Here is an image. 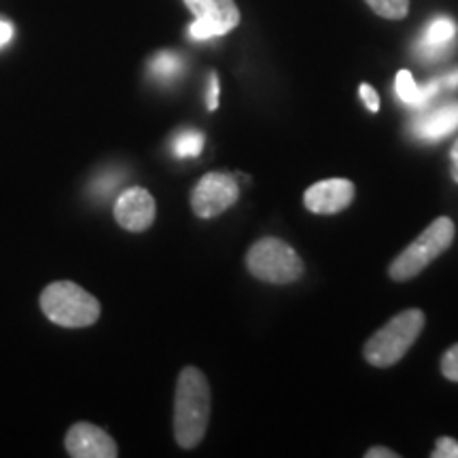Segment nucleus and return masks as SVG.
Instances as JSON below:
<instances>
[{
	"label": "nucleus",
	"instance_id": "f257e3e1",
	"mask_svg": "<svg viewBox=\"0 0 458 458\" xmlns=\"http://www.w3.org/2000/svg\"><path fill=\"white\" fill-rule=\"evenodd\" d=\"M210 420V385L202 369H181L174 393V437L182 450L202 442Z\"/></svg>",
	"mask_w": 458,
	"mask_h": 458
},
{
	"label": "nucleus",
	"instance_id": "f03ea898",
	"mask_svg": "<svg viewBox=\"0 0 458 458\" xmlns=\"http://www.w3.org/2000/svg\"><path fill=\"white\" fill-rule=\"evenodd\" d=\"M41 310L51 323L66 329L91 327L100 318V301L72 280H55L41 293Z\"/></svg>",
	"mask_w": 458,
	"mask_h": 458
},
{
	"label": "nucleus",
	"instance_id": "7ed1b4c3",
	"mask_svg": "<svg viewBox=\"0 0 458 458\" xmlns=\"http://www.w3.org/2000/svg\"><path fill=\"white\" fill-rule=\"evenodd\" d=\"M425 312L411 308V310L399 312L393 317L382 329H377L374 335L365 342L363 357L374 368H391L399 363L414 346L418 335L425 329Z\"/></svg>",
	"mask_w": 458,
	"mask_h": 458
},
{
	"label": "nucleus",
	"instance_id": "20e7f679",
	"mask_svg": "<svg viewBox=\"0 0 458 458\" xmlns=\"http://www.w3.org/2000/svg\"><path fill=\"white\" fill-rule=\"evenodd\" d=\"M454 223L450 216H437L408 249L394 257L391 267H388V276L394 283H405V280L418 276L425 267H428V263H433L450 249L454 242Z\"/></svg>",
	"mask_w": 458,
	"mask_h": 458
},
{
	"label": "nucleus",
	"instance_id": "39448f33",
	"mask_svg": "<svg viewBox=\"0 0 458 458\" xmlns=\"http://www.w3.org/2000/svg\"><path fill=\"white\" fill-rule=\"evenodd\" d=\"M246 267L257 280L270 284H291L306 272L301 257L280 238H261L246 253Z\"/></svg>",
	"mask_w": 458,
	"mask_h": 458
},
{
	"label": "nucleus",
	"instance_id": "423d86ee",
	"mask_svg": "<svg viewBox=\"0 0 458 458\" xmlns=\"http://www.w3.org/2000/svg\"><path fill=\"white\" fill-rule=\"evenodd\" d=\"M182 3L196 17V21L189 26V37L193 41L225 37L240 24V11L233 0H182Z\"/></svg>",
	"mask_w": 458,
	"mask_h": 458
},
{
	"label": "nucleus",
	"instance_id": "0eeeda50",
	"mask_svg": "<svg viewBox=\"0 0 458 458\" xmlns=\"http://www.w3.org/2000/svg\"><path fill=\"white\" fill-rule=\"evenodd\" d=\"M240 198L236 179L225 172H208L191 191V208L199 219H213L232 208Z\"/></svg>",
	"mask_w": 458,
	"mask_h": 458
},
{
	"label": "nucleus",
	"instance_id": "6e6552de",
	"mask_svg": "<svg viewBox=\"0 0 458 458\" xmlns=\"http://www.w3.org/2000/svg\"><path fill=\"white\" fill-rule=\"evenodd\" d=\"M157 206L151 193L142 187L125 189L122 196L114 202V221L125 232L140 233L147 232L156 223Z\"/></svg>",
	"mask_w": 458,
	"mask_h": 458
},
{
	"label": "nucleus",
	"instance_id": "1a4fd4ad",
	"mask_svg": "<svg viewBox=\"0 0 458 458\" xmlns=\"http://www.w3.org/2000/svg\"><path fill=\"white\" fill-rule=\"evenodd\" d=\"M68 456L72 458H114L119 456V448L114 439L105 428L91 425V422H77L68 428L64 439Z\"/></svg>",
	"mask_w": 458,
	"mask_h": 458
},
{
	"label": "nucleus",
	"instance_id": "9d476101",
	"mask_svg": "<svg viewBox=\"0 0 458 458\" xmlns=\"http://www.w3.org/2000/svg\"><path fill=\"white\" fill-rule=\"evenodd\" d=\"M354 199V182L348 179H325L303 193V204L314 215H337Z\"/></svg>",
	"mask_w": 458,
	"mask_h": 458
},
{
	"label": "nucleus",
	"instance_id": "9b49d317",
	"mask_svg": "<svg viewBox=\"0 0 458 458\" xmlns=\"http://www.w3.org/2000/svg\"><path fill=\"white\" fill-rule=\"evenodd\" d=\"M425 111V108H422ZM458 128V102L425 111L411 123V134L420 140L437 142Z\"/></svg>",
	"mask_w": 458,
	"mask_h": 458
},
{
	"label": "nucleus",
	"instance_id": "f8f14e48",
	"mask_svg": "<svg viewBox=\"0 0 458 458\" xmlns=\"http://www.w3.org/2000/svg\"><path fill=\"white\" fill-rule=\"evenodd\" d=\"M456 37V24L450 17H435L422 32L420 41L416 45L418 55H422L425 60H439L445 55V51L450 49V45L454 43Z\"/></svg>",
	"mask_w": 458,
	"mask_h": 458
},
{
	"label": "nucleus",
	"instance_id": "ddd939ff",
	"mask_svg": "<svg viewBox=\"0 0 458 458\" xmlns=\"http://www.w3.org/2000/svg\"><path fill=\"white\" fill-rule=\"evenodd\" d=\"M204 134L196 128H185L176 131L174 139H172V153L179 159L198 157L204 151Z\"/></svg>",
	"mask_w": 458,
	"mask_h": 458
},
{
	"label": "nucleus",
	"instance_id": "4468645a",
	"mask_svg": "<svg viewBox=\"0 0 458 458\" xmlns=\"http://www.w3.org/2000/svg\"><path fill=\"white\" fill-rule=\"evenodd\" d=\"M394 91H397L399 100L403 102V105L418 108V111L427 108V100H425V94H422V88L414 81V77H411L410 71L397 72V79H394Z\"/></svg>",
	"mask_w": 458,
	"mask_h": 458
},
{
	"label": "nucleus",
	"instance_id": "2eb2a0df",
	"mask_svg": "<svg viewBox=\"0 0 458 458\" xmlns=\"http://www.w3.org/2000/svg\"><path fill=\"white\" fill-rule=\"evenodd\" d=\"M148 68H151V74L159 81H172V79L179 77L182 72V60L176 54H172V51H162V54L153 57Z\"/></svg>",
	"mask_w": 458,
	"mask_h": 458
},
{
	"label": "nucleus",
	"instance_id": "dca6fc26",
	"mask_svg": "<svg viewBox=\"0 0 458 458\" xmlns=\"http://www.w3.org/2000/svg\"><path fill=\"white\" fill-rule=\"evenodd\" d=\"M365 3L377 17L385 20L397 21L410 13V0H365Z\"/></svg>",
	"mask_w": 458,
	"mask_h": 458
},
{
	"label": "nucleus",
	"instance_id": "f3484780",
	"mask_svg": "<svg viewBox=\"0 0 458 458\" xmlns=\"http://www.w3.org/2000/svg\"><path fill=\"white\" fill-rule=\"evenodd\" d=\"M442 374L450 382H458V344L450 346L442 357Z\"/></svg>",
	"mask_w": 458,
	"mask_h": 458
},
{
	"label": "nucleus",
	"instance_id": "a211bd4d",
	"mask_svg": "<svg viewBox=\"0 0 458 458\" xmlns=\"http://www.w3.org/2000/svg\"><path fill=\"white\" fill-rule=\"evenodd\" d=\"M433 458H458V442L454 437H439L435 442V450L431 452Z\"/></svg>",
	"mask_w": 458,
	"mask_h": 458
},
{
	"label": "nucleus",
	"instance_id": "6ab92c4d",
	"mask_svg": "<svg viewBox=\"0 0 458 458\" xmlns=\"http://www.w3.org/2000/svg\"><path fill=\"white\" fill-rule=\"evenodd\" d=\"M359 96H360V100H363V105L368 106L369 113L380 111V96H377V91L371 88L369 83L359 85Z\"/></svg>",
	"mask_w": 458,
	"mask_h": 458
},
{
	"label": "nucleus",
	"instance_id": "aec40b11",
	"mask_svg": "<svg viewBox=\"0 0 458 458\" xmlns=\"http://www.w3.org/2000/svg\"><path fill=\"white\" fill-rule=\"evenodd\" d=\"M206 105H208V111H216V106H219V77H216V72H210Z\"/></svg>",
	"mask_w": 458,
	"mask_h": 458
},
{
	"label": "nucleus",
	"instance_id": "412c9836",
	"mask_svg": "<svg viewBox=\"0 0 458 458\" xmlns=\"http://www.w3.org/2000/svg\"><path fill=\"white\" fill-rule=\"evenodd\" d=\"M13 37H15V28L11 26L7 20H0V47L9 45Z\"/></svg>",
	"mask_w": 458,
	"mask_h": 458
},
{
	"label": "nucleus",
	"instance_id": "4be33fe9",
	"mask_svg": "<svg viewBox=\"0 0 458 458\" xmlns=\"http://www.w3.org/2000/svg\"><path fill=\"white\" fill-rule=\"evenodd\" d=\"M399 454L394 450L382 448V445H376V448H369L365 452V458H397Z\"/></svg>",
	"mask_w": 458,
	"mask_h": 458
},
{
	"label": "nucleus",
	"instance_id": "5701e85b",
	"mask_svg": "<svg viewBox=\"0 0 458 458\" xmlns=\"http://www.w3.org/2000/svg\"><path fill=\"white\" fill-rule=\"evenodd\" d=\"M450 172H452V179L458 182V140L454 142L450 151Z\"/></svg>",
	"mask_w": 458,
	"mask_h": 458
}]
</instances>
